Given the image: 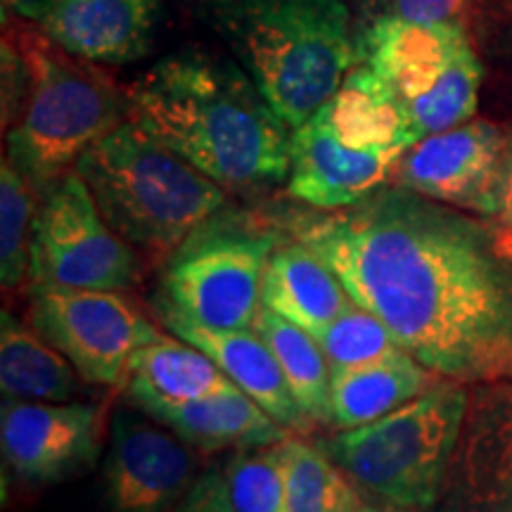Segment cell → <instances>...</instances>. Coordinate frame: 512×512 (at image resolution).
<instances>
[{
	"label": "cell",
	"mask_w": 512,
	"mask_h": 512,
	"mask_svg": "<svg viewBox=\"0 0 512 512\" xmlns=\"http://www.w3.org/2000/svg\"><path fill=\"white\" fill-rule=\"evenodd\" d=\"M470 387L441 377L384 418L339 430L320 448L358 489L399 512H430L456 446Z\"/></svg>",
	"instance_id": "cell-6"
},
{
	"label": "cell",
	"mask_w": 512,
	"mask_h": 512,
	"mask_svg": "<svg viewBox=\"0 0 512 512\" xmlns=\"http://www.w3.org/2000/svg\"><path fill=\"white\" fill-rule=\"evenodd\" d=\"M204 8L290 128L309 121L356 64L344 0H204Z\"/></svg>",
	"instance_id": "cell-3"
},
{
	"label": "cell",
	"mask_w": 512,
	"mask_h": 512,
	"mask_svg": "<svg viewBox=\"0 0 512 512\" xmlns=\"http://www.w3.org/2000/svg\"><path fill=\"white\" fill-rule=\"evenodd\" d=\"M313 337L323 349L332 370L368 366V363L406 351L375 313L356 302Z\"/></svg>",
	"instance_id": "cell-27"
},
{
	"label": "cell",
	"mask_w": 512,
	"mask_h": 512,
	"mask_svg": "<svg viewBox=\"0 0 512 512\" xmlns=\"http://www.w3.org/2000/svg\"><path fill=\"white\" fill-rule=\"evenodd\" d=\"M50 5H53V0H3V15L10 10L12 15L27 19V22L43 24Z\"/></svg>",
	"instance_id": "cell-33"
},
{
	"label": "cell",
	"mask_w": 512,
	"mask_h": 512,
	"mask_svg": "<svg viewBox=\"0 0 512 512\" xmlns=\"http://www.w3.org/2000/svg\"><path fill=\"white\" fill-rule=\"evenodd\" d=\"M128 119L226 190L290 176L292 128L240 64L178 50L126 88Z\"/></svg>",
	"instance_id": "cell-2"
},
{
	"label": "cell",
	"mask_w": 512,
	"mask_h": 512,
	"mask_svg": "<svg viewBox=\"0 0 512 512\" xmlns=\"http://www.w3.org/2000/svg\"><path fill=\"white\" fill-rule=\"evenodd\" d=\"M496 219L512 230V131L505 138V150L498 174V214Z\"/></svg>",
	"instance_id": "cell-32"
},
{
	"label": "cell",
	"mask_w": 512,
	"mask_h": 512,
	"mask_svg": "<svg viewBox=\"0 0 512 512\" xmlns=\"http://www.w3.org/2000/svg\"><path fill=\"white\" fill-rule=\"evenodd\" d=\"M275 221L432 373L512 380V252L489 223L396 183Z\"/></svg>",
	"instance_id": "cell-1"
},
{
	"label": "cell",
	"mask_w": 512,
	"mask_h": 512,
	"mask_svg": "<svg viewBox=\"0 0 512 512\" xmlns=\"http://www.w3.org/2000/svg\"><path fill=\"white\" fill-rule=\"evenodd\" d=\"M126 396L147 418L162 422L202 453L271 446L294 437L240 387L195 401H166L145 384L126 382Z\"/></svg>",
	"instance_id": "cell-16"
},
{
	"label": "cell",
	"mask_w": 512,
	"mask_h": 512,
	"mask_svg": "<svg viewBox=\"0 0 512 512\" xmlns=\"http://www.w3.org/2000/svg\"><path fill=\"white\" fill-rule=\"evenodd\" d=\"M17 43L31 83L22 114L8 128V159L43 197L88 147L128 119L126 93L95 62L67 53L43 31H27Z\"/></svg>",
	"instance_id": "cell-5"
},
{
	"label": "cell",
	"mask_w": 512,
	"mask_h": 512,
	"mask_svg": "<svg viewBox=\"0 0 512 512\" xmlns=\"http://www.w3.org/2000/svg\"><path fill=\"white\" fill-rule=\"evenodd\" d=\"M79 373L53 344L5 309L0 313V389L3 399L69 401Z\"/></svg>",
	"instance_id": "cell-22"
},
{
	"label": "cell",
	"mask_w": 512,
	"mask_h": 512,
	"mask_svg": "<svg viewBox=\"0 0 512 512\" xmlns=\"http://www.w3.org/2000/svg\"><path fill=\"white\" fill-rule=\"evenodd\" d=\"M38 197L34 185L5 157L0 164V280L5 290H17L31 275Z\"/></svg>",
	"instance_id": "cell-26"
},
{
	"label": "cell",
	"mask_w": 512,
	"mask_h": 512,
	"mask_svg": "<svg viewBox=\"0 0 512 512\" xmlns=\"http://www.w3.org/2000/svg\"><path fill=\"white\" fill-rule=\"evenodd\" d=\"M102 437L105 408L98 403L3 399V460L27 484H55L91 467Z\"/></svg>",
	"instance_id": "cell-13"
},
{
	"label": "cell",
	"mask_w": 512,
	"mask_h": 512,
	"mask_svg": "<svg viewBox=\"0 0 512 512\" xmlns=\"http://www.w3.org/2000/svg\"><path fill=\"white\" fill-rule=\"evenodd\" d=\"M159 0H53L41 31L83 60L121 67L155 43Z\"/></svg>",
	"instance_id": "cell-17"
},
{
	"label": "cell",
	"mask_w": 512,
	"mask_h": 512,
	"mask_svg": "<svg viewBox=\"0 0 512 512\" xmlns=\"http://www.w3.org/2000/svg\"><path fill=\"white\" fill-rule=\"evenodd\" d=\"M29 62L17 41H3V126L5 131L15 124L22 114L29 95Z\"/></svg>",
	"instance_id": "cell-29"
},
{
	"label": "cell",
	"mask_w": 512,
	"mask_h": 512,
	"mask_svg": "<svg viewBox=\"0 0 512 512\" xmlns=\"http://www.w3.org/2000/svg\"><path fill=\"white\" fill-rule=\"evenodd\" d=\"M366 512H382V510H375V508H370V505H366Z\"/></svg>",
	"instance_id": "cell-34"
},
{
	"label": "cell",
	"mask_w": 512,
	"mask_h": 512,
	"mask_svg": "<svg viewBox=\"0 0 512 512\" xmlns=\"http://www.w3.org/2000/svg\"><path fill=\"white\" fill-rule=\"evenodd\" d=\"M29 299L31 325L88 384L126 387L136 351L162 335L117 290L31 283Z\"/></svg>",
	"instance_id": "cell-10"
},
{
	"label": "cell",
	"mask_w": 512,
	"mask_h": 512,
	"mask_svg": "<svg viewBox=\"0 0 512 512\" xmlns=\"http://www.w3.org/2000/svg\"><path fill=\"white\" fill-rule=\"evenodd\" d=\"M285 512H366L349 477L320 446L283 441Z\"/></svg>",
	"instance_id": "cell-25"
},
{
	"label": "cell",
	"mask_w": 512,
	"mask_h": 512,
	"mask_svg": "<svg viewBox=\"0 0 512 512\" xmlns=\"http://www.w3.org/2000/svg\"><path fill=\"white\" fill-rule=\"evenodd\" d=\"M155 306L166 328L214 358L223 373L238 384L247 396H252L273 420H278L292 434L311 432L313 422L306 418L302 406L294 399L278 358L273 356L271 347L259 332L211 330L178 316L176 311L166 309V306Z\"/></svg>",
	"instance_id": "cell-18"
},
{
	"label": "cell",
	"mask_w": 512,
	"mask_h": 512,
	"mask_svg": "<svg viewBox=\"0 0 512 512\" xmlns=\"http://www.w3.org/2000/svg\"><path fill=\"white\" fill-rule=\"evenodd\" d=\"M505 138L501 126L470 119L408 147L392 181L434 202L496 219Z\"/></svg>",
	"instance_id": "cell-12"
},
{
	"label": "cell",
	"mask_w": 512,
	"mask_h": 512,
	"mask_svg": "<svg viewBox=\"0 0 512 512\" xmlns=\"http://www.w3.org/2000/svg\"><path fill=\"white\" fill-rule=\"evenodd\" d=\"M238 512H285L283 441L238 451L223 467Z\"/></svg>",
	"instance_id": "cell-28"
},
{
	"label": "cell",
	"mask_w": 512,
	"mask_h": 512,
	"mask_svg": "<svg viewBox=\"0 0 512 512\" xmlns=\"http://www.w3.org/2000/svg\"><path fill=\"white\" fill-rule=\"evenodd\" d=\"M150 420L126 411L112 418L102 470L110 512H171L200 477L188 441Z\"/></svg>",
	"instance_id": "cell-14"
},
{
	"label": "cell",
	"mask_w": 512,
	"mask_h": 512,
	"mask_svg": "<svg viewBox=\"0 0 512 512\" xmlns=\"http://www.w3.org/2000/svg\"><path fill=\"white\" fill-rule=\"evenodd\" d=\"M254 330L278 358L290 392L306 418L313 425H332V368L316 337L268 309H261Z\"/></svg>",
	"instance_id": "cell-23"
},
{
	"label": "cell",
	"mask_w": 512,
	"mask_h": 512,
	"mask_svg": "<svg viewBox=\"0 0 512 512\" xmlns=\"http://www.w3.org/2000/svg\"><path fill=\"white\" fill-rule=\"evenodd\" d=\"M356 62L392 88L415 143L475 117L484 69L463 24L380 15L356 38Z\"/></svg>",
	"instance_id": "cell-8"
},
{
	"label": "cell",
	"mask_w": 512,
	"mask_h": 512,
	"mask_svg": "<svg viewBox=\"0 0 512 512\" xmlns=\"http://www.w3.org/2000/svg\"><path fill=\"white\" fill-rule=\"evenodd\" d=\"M437 380L441 375L415 361L408 351L368 366L332 370V425L354 430L380 420L427 392Z\"/></svg>",
	"instance_id": "cell-21"
},
{
	"label": "cell",
	"mask_w": 512,
	"mask_h": 512,
	"mask_svg": "<svg viewBox=\"0 0 512 512\" xmlns=\"http://www.w3.org/2000/svg\"><path fill=\"white\" fill-rule=\"evenodd\" d=\"M261 302L264 309L318 335L342 316L354 299L313 249L285 235L268 259Z\"/></svg>",
	"instance_id": "cell-19"
},
{
	"label": "cell",
	"mask_w": 512,
	"mask_h": 512,
	"mask_svg": "<svg viewBox=\"0 0 512 512\" xmlns=\"http://www.w3.org/2000/svg\"><path fill=\"white\" fill-rule=\"evenodd\" d=\"M318 114L330 131L354 150L406 152L415 145L399 100L368 64L356 62Z\"/></svg>",
	"instance_id": "cell-20"
},
{
	"label": "cell",
	"mask_w": 512,
	"mask_h": 512,
	"mask_svg": "<svg viewBox=\"0 0 512 512\" xmlns=\"http://www.w3.org/2000/svg\"><path fill=\"white\" fill-rule=\"evenodd\" d=\"M472 0H389L384 15L422 24H463Z\"/></svg>",
	"instance_id": "cell-30"
},
{
	"label": "cell",
	"mask_w": 512,
	"mask_h": 512,
	"mask_svg": "<svg viewBox=\"0 0 512 512\" xmlns=\"http://www.w3.org/2000/svg\"><path fill=\"white\" fill-rule=\"evenodd\" d=\"M74 171L107 223L133 249L171 256L228 207V190L126 119L83 152Z\"/></svg>",
	"instance_id": "cell-4"
},
{
	"label": "cell",
	"mask_w": 512,
	"mask_h": 512,
	"mask_svg": "<svg viewBox=\"0 0 512 512\" xmlns=\"http://www.w3.org/2000/svg\"><path fill=\"white\" fill-rule=\"evenodd\" d=\"M283 240L275 219L223 207L166 256L155 304L211 330H254L268 259Z\"/></svg>",
	"instance_id": "cell-7"
},
{
	"label": "cell",
	"mask_w": 512,
	"mask_h": 512,
	"mask_svg": "<svg viewBox=\"0 0 512 512\" xmlns=\"http://www.w3.org/2000/svg\"><path fill=\"white\" fill-rule=\"evenodd\" d=\"M430 512H512V380L470 387L444 484Z\"/></svg>",
	"instance_id": "cell-11"
},
{
	"label": "cell",
	"mask_w": 512,
	"mask_h": 512,
	"mask_svg": "<svg viewBox=\"0 0 512 512\" xmlns=\"http://www.w3.org/2000/svg\"><path fill=\"white\" fill-rule=\"evenodd\" d=\"M128 380L145 384L166 401H195L238 387L202 349L164 332L136 351Z\"/></svg>",
	"instance_id": "cell-24"
},
{
	"label": "cell",
	"mask_w": 512,
	"mask_h": 512,
	"mask_svg": "<svg viewBox=\"0 0 512 512\" xmlns=\"http://www.w3.org/2000/svg\"><path fill=\"white\" fill-rule=\"evenodd\" d=\"M403 152L354 150L316 112L290 136L287 195L311 209H344L392 181Z\"/></svg>",
	"instance_id": "cell-15"
},
{
	"label": "cell",
	"mask_w": 512,
	"mask_h": 512,
	"mask_svg": "<svg viewBox=\"0 0 512 512\" xmlns=\"http://www.w3.org/2000/svg\"><path fill=\"white\" fill-rule=\"evenodd\" d=\"M171 512H238L230 501L226 477L219 467H209L195 479L183 501Z\"/></svg>",
	"instance_id": "cell-31"
},
{
	"label": "cell",
	"mask_w": 512,
	"mask_h": 512,
	"mask_svg": "<svg viewBox=\"0 0 512 512\" xmlns=\"http://www.w3.org/2000/svg\"><path fill=\"white\" fill-rule=\"evenodd\" d=\"M31 283L81 290H131L140 278L136 249L121 238L76 171L38 204L31 240Z\"/></svg>",
	"instance_id": "cell-9"
}]
</instances>
